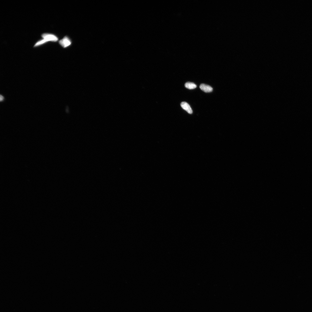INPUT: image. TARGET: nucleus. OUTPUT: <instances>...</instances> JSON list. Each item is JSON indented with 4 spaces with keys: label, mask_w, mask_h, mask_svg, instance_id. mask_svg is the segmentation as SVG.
Masks as SVG:
<instances>
[{
    "label": "nucleus",
    "mask_w": 312,
    "mask_h": 312,
    "mask_svg": "<svg viewBox=\"0 0 312 312\" xmlns=\"http://www.w3.org/2000/svg\"><path fill=\"white\" fill-rule=\"evenodd\" d=\"M4 99V98L3 96L2 95H1V97H0V99H1V101H3Z\"/></svg>",
    "instance_id": "7"
},
{
    "label": "nucleus",
    "mask_w": 312,
    "mask_h": 312,
    "mask_svg": "<svg viewBox=\"0 0 312 312\" xmlns=\"http://www.w3.org/2000/svg\"><path fill=\"white\" fill-rule=\"evenodd\" d=\"M182 108L190 114L193 113V111L188 103L185 102H182L181 103Z\"/></svg>",
    "instance_id": "3"
},
{
    "label": "nucleus",
    "mask_w": 312,
    "mask_h": 312,
    "mask_svg": "<svg viewBox=\"0 0 312 312\" xmlns=\"http://www.w3.org/2000/svg\"><path fill=\"white\" fill-rule=\"evenodd\" d=\"M59 43L64 48H66L70 46L71 44L70 40L67 37H65L60 40Z\"/></svg>",
    "instance_id": "2"
},
{
    "label": "nucleus",
    "mask_w": 312,
    "mask_h": 312,
    "mask_svg": "<svg viewBox=\"0 0 312 312\" xmlns=\"http://www.w3.org/2000/svg\"><path fill=\"white\" fill-rule=\"evenodd\" d=\"M200 88L201 90L205 93L212 92L213 90L211 86L205 84H201L200 86Z\"/></svg>",
    "instance_id": "4"
},
{
    "label": "nucleus",
    "mask_w": 312,
    "mask_h": 312,
    "mask_svg": "<svg viewBox=\"0 0 312 312\" xmlns=\"http://www.w3.org/2000/svg\"><path fill=\"white\" fill-rule=\"evenodd\" d=\"M42 38L47 42L51 41L56 42L58 40V38L55 35L48 33H44L42 35Z\"/></svg>",
    "instance_id": "1"
},
{
    "label": "nucleus",
    "mask_w": 312,
    "mask_h": 312,
    "mask_svg": "<svg viewBox=\"0 0 312 312\" xmlns=\"http://www.w3.org/2000/svg\"><path fill=\"white\" fill-rule=\"evenodd\" d=\"M185 87L189 89H193L196 88L197 86L194 83L191 82H187L185 83Z\"/></svg>",
    "instance_id": "5"
},
{
    "label": "nucleus",
    "mask_w": 312,
    "mask_h": 312,
    "mask_svg": "<svg viewBox=\"0 0 312 312\" xmlns=\"http://www.w3.org/2000/svg\"><path fill=\"white\" fill-rule=\"evenodd\" d=\"M47 42L44 39H43L42 40H41L38 42L34 45V47L38 46L40 45L44 44Z\"/></svg>",
    "instance_id": "6"
}]
</instances>
